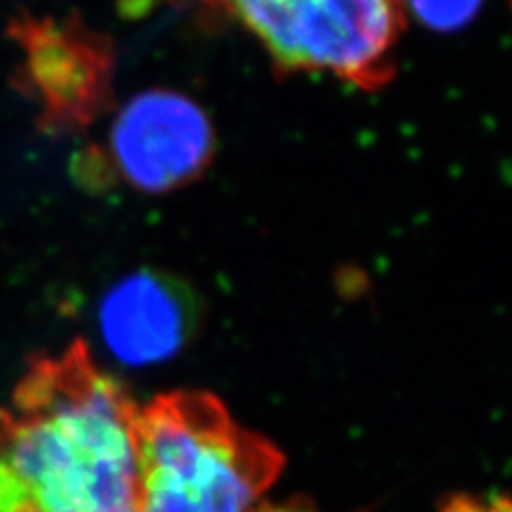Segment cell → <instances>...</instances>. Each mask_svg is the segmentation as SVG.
I'll use <instances>...</instances> for the list:
<instances>
[{
	"label": "cell",
	"mask_w": 512,
	"mask_h": 512,
	"mask_svg": "<svg viewBox=\"0 0 512 512\" xmlns=\"http://www.w3.org/2000/svg\"><path fill=\"white\" fill-rule=\"evenodd\" d=\"M192 303L169 276L139 271L126 276L101 301L99 329L107 350L126 365L163 361L188 338Z\"/></svg>",
	"instance_id": "8992f818"
},
{
	"label": "cell",
	"mask_w": 512,
	"mask_h": 512,
	"mask_svg": "<svg viewBox=\"0 0 512 512\" xmlns=\"http://www.w3.org/2000/svg\"><path fill=\"white\" fill-rule=\"evenodd\" d=\"M24 54V82L41 103L52 131H71L96 120L109 99L111 50L101 35L75 20L13 24Z\"/></svg>",
	"instance_id": "5b68a950"
},
{
	"label": "cell",
	"mask_w": 512,
	"mask_h": 512,
	"mask_svg": "<svg viewBox=\"0 0 512 512\" xmlns=\"http://www.w3.org/2000/svg\"><path fill=\"white\" fill-rule=\"evenodd\" d=\"M259 512H316L314 508H310L308 504H301V502H293V504H276V506H261Z\"/></svg>",
	"instance_id": "ba28073f"
},
{
	"label": "cell",
	"mask_w": 512,
	"mask_h": 512,
	"mask_svg": "<svg viewBox=\"0 0 512 512\" xmlns=\"http://www.w3.org/2000/svg\"><path fill=\"white\" fill-rule=\"evenodd\" d=\"M137 416L84 359L43 367L0 416V461L30 512L135 508Z\"/></svg>",
	"instance_id": "6da1fadb"
},
{
	"label": "cell",
	"mask_w": 512,
	"mask_h": 512,
	"mask_svg": "<svg viewBox=\"0 0 512 512\" xmlns=\"http://www.w3.org/2000/svg\"><path fill=\"white\" fill-rule=\"evenodd\" d=\"M120 512H135V508H131V510H120Z\"/></svg>",
	"instance_id": "9c48e42d"
},
{
	"label": "cell",
	"mask_w": 512,
	"mask_h": 512,
	"mask_svg": "<svg viewBox=\"0 0 512 512\" xmlns=\"http://www.w3.org/2000/svg\"><path fill=\"white\" fill-rule=\"evenodd\" d=\"M282 468L214 395H165L137 416L135 512H259Z\"/></svg>",
	"instance_id": "7a4b0ae2"
},
{
	"label": "cell",
	"mask_w": 512,
	"mask_h": 512,
	"mask_svg": "<svg viewBox=\"0 0 512 512\" xmlns=\"http://www.w3.org/2000/svg\"><path fill=\"white\" fill-rule=\"evenodd\" d=\"M284 71L333 73L357 86L391 75L402 0H222Z\"/></svg>",
	"instance_id": "3957f363"
},
{
	"label": "cell",
	"mask_w": 512,
	"mask_h": 512,
	"mask_svg": "<svg viewBox=\"0 0 512 512\" xmlns=\"http://www.w3.org/2000/svg\"><path fill=\"white\" fill-rule=\"evenodd\" d=\"M404 5L429 30L455 32L476 18L483 0H402Z\"/></svg>",
	"instance_id": "52a82bcc"
},
{
	"label": "cell",
	"mask_w": 512,
	"mask_h": 512,
	"mask_svg": "<svg viewBox=\"0 0 512 512\" xmlns=\"http://www.w3.org/2000/svg\"><path fill=\"white\" fill-rule=\"evenodd\" d=\"M109 165L137 190L167 192L197 180L214 156V128L188 96L156 88L128 101L109 131Z\"/></svg>",
	"instance_id": "277c9868"
}]
</instances>
